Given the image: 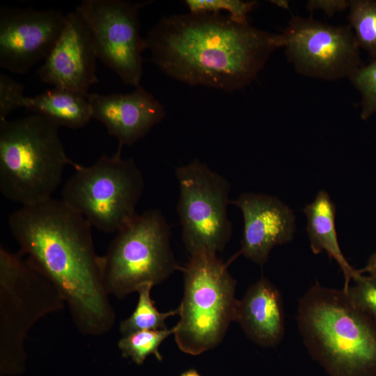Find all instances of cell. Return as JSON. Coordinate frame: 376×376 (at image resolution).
<instances>
[{
	"instance_id": "4316f807",
	"label": "cell",
	"mask_w": 376,
	"mask_h": 376,
	"mask_svg": "<svg viewBox=\"0 0 376 376\" xmlns=\"http://www.w3.org/2000/svg\"><path fill=\"white\" fill-rule=\"evenodd\" d=\"M360 273H376V251L370 256L365 267L359 269Z\"/></svg>"
},
{
	"instance_id": "cb8c5ba5",
	"label": "cell",
	"mask_w": 376,
	"mask_h": 376,
	"mask_svg": "<svg viewBox=\"0 0 376 376\" xmlns=\"http://www.w3.org/2000/svg\"><path fill=\"white\" fill-rule=\"evenodd\" d=\"M346 290L351 299L376 322V273H359Z\"/></svg>"
},
{
	"instance_id": "603a6c76",
	"label": "cell",
	"mask_w": 376,
	"mask_h": 376,
	"mask_svg": "<svg viewBox=\"0 0 376 376\" xmlns=\"http://www.w3.org/2000/svg\"><path fill=\"white\" fill-rule=\"evenodd\" d=\"M349 79L361 95V118L366 120L376 113V58L361 66Z\"/></svg>"
},
{
	"instance_id": "3957f363",
	"label": "cell",
	"mask_w": 376,
	"mask_h": 376,
	"mask_svg": "<svg viewBox=\"0 0 376 376\" xmlns=\"http://www.w3.org/2000/svg\"><path fill=\"white\" fill-rule=\"evenodd\" d=\"M297 321L308 352L330 376H376V322L346 290L315 282L299 300Z\"/></svg>"
},
{
	"instance_id": "d6986e66",
	"label": "cell",
	"mask_w": 376,
	"mask_h": 376,
	"mask_svg": "<svg viewBox=\"0 0 376 376\" xmlns=\"http://www.w3.org/2000/svg\"><path fill=\"white\" fill-rule=\"evenodd\" d=\"M152 287V284H146L138 290L139 299L134 311L120 324L119 331L123 336L142 330L167 329L166 320L179 314L178 308L166 313L157 310L150 297Z\"/></svg>"
},
{
	"instance_id": "8fae6325",
	"label": "cell",
	"mask_w": 376,
	"mask_h": 376,
	"mask_svg": "<svg viewBox=\"0 0 376 376\" xmlns=\"http://www.w3.org/2000/svg\"><path fill=\"white\" fill-rule=\"evenodd\" d=\"M149 2L122 0H84L75 8L92 36L97 58L124 84L140 86L142 52L139 10Z\"/></svg>"
},
{
	"instance_id": "44dd1931",
	"label": "cell",
	"mask_w": 376,
	"mask_h": 376,
	"mask_svg": "<svg viewBox=\"0 0 376 376\" xmlns=\"http://www.w3.org/2000/svg\"><path fill=\"white\" fill-rule=\"evenodd\" d=\"M173 334L174 328L139 331L123 336L118 342V347L123 357L131 359L137 365L142 364L150 354L162 361L159 347L166 338Z\"/></svg>"
},
{
	"instance_id": "83f0119b",
	"label": "cell",
	"mask_w": 376,
	"mask_h": 376,
	"mask_svg": "<svg viewBox=\"0 0 376 376\" xmlns=\"http://www.w3.org/2000/svg\"><path fill=\"white\" fill-rule=\"evenodd\" d=\"M272 3L276 4L278 6H281L283 8H288V1H271Z\"/></svg>"
},
{
	"instance_id": "9a60e30c",
	"label": "cell",
	"mask_w": 376,
	"mask_h": 376,
	"mask_svg": "<svg viewBox=\"0 0 376 376\" xmlns=\"http://www.w3.org/2000/svg\"><path fill=\"white\" fill-rule=\"evenodd\" d=\"M87 98L93 118L118 140L120 150L144 137L165 116L163 106L141 86L130 93H89Z\"/></svg>"
},
{
	"instance_id": "7c38bea8",
	"label": "cell",
	"mask_w": 376,
	"mask_h": 376,
	"mask_svg": "<svg viewBox=\"0 0 376 376\" xmlns=\"http://www.w3.org/2000/svg\"><path fill=\"white\" fill-rule=\"evenodd\" d=\"M67 14L56 9L0 8V66L24 74L45 60L58 39Z\"/></svg>"
},
{
	"instance_id": "5bb4252c",
	"label": "cell",
	"mask_w": 376,
	"mask_h": 376,
	"mask_svg": "<svg viewBox=\"0 0 376 376\" xmlns=\"http://www.w3.org/2000/svg\"><path fill=\"white\" fill-rule=\"evenodd\" d=\"M231 204L242 213L244 228L239 254L263 266L272 249L290 242L296 230L292 210L279 198L243 193Z\"/></svg>"
},
{
	"instance_id": "8992f818",
	"label": "cell",
	"mask_w": 376,
	"mask_h": 376,
	"mask_svg": "<svg viewBox=\"0 0 376 376\" xmlns=\"http://www.w3.org/2000/svg\"><path fill=\"white\" fill-rule=\"evenodd\" d=\"M171 228L157 209L137 214L119 230L102 256L107 293L122 299L143 285L153 286L180 269L171 247Z\"/></svg>"
},
{
	"instance_id": "6da1fadb",
	"label": "cell",
	"mask_w": 376,
	"mask_h": 376,
	"mask_svg": "<svg viewBox=\"0 0 376 376\" xmlns=\"http://www.w3.org/2000/svg\"><path fill=\"white\" fill-rule=\"evenodd\" d=\"M8 227L27 263L58 290L84 336H102L116 322L95 249L92 226L62 199L21 206Z\"/></svg>"
},
{
	"instance_id": "f1b7e54d",
	"label": "cell",
	"mask_w": 376,
	"mask_h": 376,
	"mask_svg": "<svg viewBox=\"0 0 376 376\" xmlns=\"http://www.w3.org/2000/svg\"><path fill=\"white\" fill-rule=\"evenodd\" d=\"M181 376H201L195 370H189L183 373Z\"/></svg>"
},
{
	"instance_id": "7402d4cb",
	"label": "cell",
	"mask_w": 376,
	"mask_h": 376,
	"mask_svg": "<svg viewBox=\"0 0 376 376\" xmlns=\"http://www.w3.org/2000/svg\"><path fill=\"white\" fill-rule=\"evenodd\" d=\"M256 1L241 0H186L185 4L191 13L219 14L226 11L233 21L247 24V15L253 10Z\"/></svg>"
},
{
	"instance_id": "52a82bcc",
	"label": "cell",
	"mask_w": 376,
	"mask_h": 376,
	"mask_svg": "<svg viewBox=\"0 0 376 376\" xmlns=\"http://www.w3.org/2000/svg\"><path fill=\"white\" fill-rule=\"evenodd\" d=\"M65 301L44 276L19 253L0 248V368L1 375L24 370V342L45 316L61 310Z\"/></svg>"
},
{
	"instance_id": "30bf717a",
	"label": "cell",
	"mask_w": 376,
	"mask_h": 376,
	"mask_svg": "<svg viewBox=\"0 0 376 376\" xmlns=\"http://www.w3.org/2000/svg\"><path fill=\"white\" fill-rule=\"evenodd\" d=\"M274 40L304 76L336 81L350 78L361 66L360 47L350 25L292 16L286 28L274 35Z\"/></svg>"
},
{
	"instance_id": "5b68a950",
	"label": "cell",
	"mask_w": 376,
	"mask_h": 376,
	"mask_svg": "<svg viewBox=\"0 0 376 376\" xmlns=\"http://www.w3.org/2000/svg\"><path fill=\"white\" fill-rule=\"evenodd\" d=\"M180 269L184 293L173 335L182 352L198 355L218 345L235 320L236 281L228 264L206 251L189 255Z\"/></svg>"
},
{
	"instance_id": "e0dca14e",
	"label": "cell",
	"mask_w": 376,
	"mask_h": 376,
	"mask_svg": "<svg viewBox=\"0 0 376 376\" xmlns=\"http://www.w3.org/2000/svg\"><path fill=\"white\" fill-rule=\"evenodd\" d=\"M303 212L307 219L306 230L312 251L318 254L324 251L336 261L345 277L343 289L347 290L360 272L348 263L340 250L335 225V204L327 191L320 190Z\"/></svg>"
},
{
	"instance_id": "277c9868",
	"label": "cell",
	"mask_w": 376,
	"mask_h": 376,
	"mask_svg": "<svg viewBox=\"0 0 376 376\" xmlns=\"http://www.w3.org/2000/svg\"><path fill=\"white\" fill-rule=\"evenodd\" d=\"M61 126L42 115L0 119V190L7 199L28 206L52 198L68 165L58 134Z\"/></svg>"
},
{
	"instance_id": "ac0fdd59",
	"label": "cell",
	"mask_w": 376,
	"mask_h": 376,
	"mask_svg": "<svg viewBox=\"0 0 376 376\" xmlns=\"http://www.w3.org/2000/svg\"><path fill=\"white\" fill-rule=\"evenodd\" d=\"M20 108L71 129L81 128L93 118L87 96L62 88H54L35 96H24Z\"/></svg>"
},
{
	"instance_id": "2e32d148",
	"label": "cell",
	"mask_w": 376,
	"mask_h": 376,
	"mask_svg": "<svg viewBox=\"0 0 376 376\" xmlns=\"http://www.w3.org/2000/svg\"><path fill=\"white\" fill-rule=\"evenodd\" d=\"M235 321L256 344L276 345L285 333L283 301L279 289L262 276L238 301Z\"/></svg>"
},
{
	"instance_id": "7a4b0ae2",
	"label": "cell",
	"mask_w": 376,
	"mask_h": 376,
	"mask_svg": "<svg viewBox=\"0 0 376 376\" xmlns=\"http://www.w3.org/2000/svg\"><path fill=\"white\" fill-rule=\"evenodd\" d=\"M274 35L221 13L189 12L163 17L144 40L166 75L233 92L249 85L278 48Z\"/></svg>"
},
{
	"instance_id": "484cf974",
	"label": "cell",
	"mask_w": 376,
	"mask_h": 376,
	"mask_svg": "<svg viewBox=\"0 0 376 376\" xmlns=\"http://www.w3.org/2000/svg\"><path fill=\"white\" fill-rule=\"evenodd\" d=\"M350 1L346 0H310L306 7L310 10H320L332 17L336 12L348 8Z\"/></svg>"
},
{
	"instance_id": "ffe728a7",
	"label": "cell",
	"mask_w": 376,
	"mask_h": 376,
	"mask_svg": "<svg viewBox=\"0 0 376 376\" xmlns=\"http://www.w3.org/2000/svg\"><path fill=\"white\" fill-rule=\"evenodd\" d=\"M348 20L360 48L376 58V1L350 0Z\"/></svg>"
},
{
	"instance_id": "4fadbf2b",
	"label": "cell",
	"mask_w": 376,
	"mask_h": 376,
	"mask_svg": "<svg viewBox=\"0 0 376 376\" xmlns=\"http://www.w3.org/2000/svg\"><path fill=\"white\" fill-rule=\"evenodd\" d=\"M97 58L91 33L75 10L67 14L61 35L37 74L43 82L54 88L88 96L89 88L99 81Z\"/></svg>"
},
{
	"instance_id": "ba28073f",
	"label": "cell",
	"mask_w": 376,
	"mask_h": 376,
	"mask_svg": "<svg viewBox=\"0 0 376 376\" xmlns=\"http://www.w3.org/2000/svg\"><path fill=\"white\" fill-rule=\"evenodd\" d=\"M65 183L62 200L82 215L92 227L116 233L136 214L145 181L132 159H123L120 149L102 155L90 166L75 163Z\"/></svg>"
},
{
	"instance_id": "9c48e42d",
	"label": "cell",
	"mask_w": 376,
	"mask_h": 376,
	"mask_svg": "<svg viewBox=\"0 0 376 376\" xmlns=\"http://www.w3.org/2000/svg\"><path fill=\"white\" fill-rule=\"evenodd\" d=\"M175 173L179 185L177 210L187 251L189 255L217 254L232 235L229 182L198 159L178 166Z\"/></svg>"
},
{
	"instance_id": "d4e9b609",
	"label": "cell",
	"mask_w": 376,
	"mask_h": 376,
	"mask_svg": "<svg viewBox=\"0 0 376 376\" xmlns=\"http://www.w3.org/2000/svg\"><path fill=\"white\" fill-rule=\"evenodd\" d=\"M24 86L5 73H0V119H6L16 109L20 108Z\"/></svg>"
}]
</instances>
